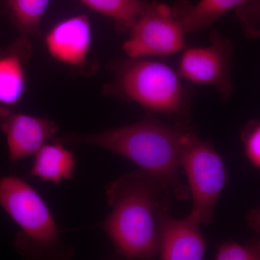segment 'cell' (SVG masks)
<instances>
[{
	"label": "cell",
	"mask_w": 260,
	"mask_h": 260,
	"mask_svg": "<svg viewBox=\"0 0 260 260\" xmlns=\"http://www.w3.org/2000/svg\"><path fill=\"white\" fill-rule=\"evenodd\" d=\"M114 77L104 95L134 102L176 125L188 126L194 93L177 72L146 58H128L112 64Z\"/></svg>",
	"instance_id": "cell-3"
},
{
	"label": "cell",
	"mask_w": 260,
	"mask_h": 260,
	"mask_svg": "<svg viewBox=\"0 0 260 260\" xmlns=\"http://www.w3.org/2000/svg\"><path fill=\"white\" fill-rule=\"evenodd\" d=\"M252 0H199L195 4L182 1L173 7L175 18L186 34L208 28L228 12L238 9Z\"/></svg>",
	"instance_id": "cell-13"
},
{
	"label": "cell",
	"mask_w": 260,
	"mask_h": 260,
	"mask_svg": "<svg viewBox=\"0 0 260 260\" xmlns=\"http://www.w3.org/2000/svg\"><path fill=\"white\" fill-rule=\"evenodd\" d=\"M200 226L199 220L192 213L177 219L169 215V210L160 212L157 219L160 259H203L206 241Z\"/></svg>",
	"instance_id": "cell-10"
},
{
	"label": "cell",
	"mask_w": 260,
	"mask_h": 260,
	"mask_svg": "<svg viewBox=\"0 0 260 260\" xmlns=\"http://www.w3.org/2000/svg\"><path fill=\"white\" fill-rule=\"evenodd\" d=\"M57 124L44 116H35L0 107V131L5 135L10 161L17 162L34 155L55 138Z\"/></svg>",
	"instance_id": "cell-8"
},
{
	"label": "cell",
	"mask_w": 260,
	"mask_h": 260,
	"mask_svg": "<svg viewBox=\"0 0 260 260\" xmlns=\"http://www.w3.org/2000/svg\"><path fill=\"white\" fill-rule=\"evenodd\" d=\"M259 257V244L255 240L245 244L234 242L224 243L218 248L215 259L256 260Z\"/></svg>",
	"instance_id": "cell-16"
},
{
	"label": "cell",
	"mask_w": 260,
	"mask_h": 260,
	"mask_svg": "<svg viewBox=\"0 0 260 260\" xmlns=\"http://www.w3.org/2000/svg\"><path fill=\"white\" fill-rule=\"evenodd\" d=\"M233 54L232 42L212 32L207 47L183 49L178 74L191 83L213 87L223 100H228L234 90L231 75Z\"/></svg>",
	"instance_id": "cell-7"
},
{
	"label": "cell",
	"mask_w": 260,
	"mask_h": 260,
	"mask_svg": "<svg viewBox=\"0 0 260 260\" xmlns=\"http://www.w3.org/2000/svg\"><path fill=\"white\" fill-rule=\"evenodd\" d=\"M246 158L256 169L260 167V124L252 120L244 126L241 134Z\"/></svg>",
	"instance_id": "cell-17"
},
{
	"label": "cell",
	"mask_w": 260,
	"mask_h": 260,
	"mask_svg": "<svg viewBox=\"0 0 260 260\" xmlns=\"http://www.w3.org/2000/svg\"><path fill=\"white\" fill-rule=\"evenodd\" d=\"M179 162L192 196L191 213L200 225H209L213 222L219 198L229 182L223 160L210 142L200 139L194 130L188 127L181 137Z\"/></svg>",
	"instance_id": "cell-5"
},
{
	"label": "cell",
	"mask_w": 260,
	"mask_h": 260,
	"mask_svg": "<svg viewBox=\"0 0 260 260\" xmlns=\"http://www.w3.org/2000/svg\"><path fill=\"white\" fill-rule=\"evenodd\" d=\"M92 28L88 17L78 15L58 22L45 37L48 54L54 60L80 73H90L95 65L89 63Z\"/></svg>",
	"instance_id": "cell-9"
},
{
	"label": "cell",
	"mask_w": 260,
	"mask_h": 260,
	"mask_svg": "<svg viewBox=\"0 0 260 260\" xmlns=\"http://www.w3.org/2000/svg\"><path fill=\"white\" fill-rule=\"evenodd\" d=\"M0 208L19 229L13 246L25 259L68 260L75 250L64 242L49 206L23 178L0 175Z\"/></svg>",
	"instance_id": "cell-4"
},
{
	"label": "cell",
	"mask_w": 260,
	"mask_h": 260,
	"mask_svg": "<svg viewBox=\"0 0 260 260\" xmlns=\"http://www.w3.org/2000/svg\"><path fill=\"white\" fill-rule=\"evenodd\" d=\"M50 0H0V15L7 17L20 35H35Z\"/></svg>",
	"instance_id": "cell-14"
},
{
	"label": "cell",
	"mask_w": 260,
	"mask_h": 260,
	"mask_svg": "<svg viewBox=\"0 0 260 260\" xmlns=\"http://www.w3.org/2000/svg\"><path fill=\"white\" fill-rule=\"evenodd\" d=\"M90 9L111 19L116 30L127 32L144 11L149 2L144 0H79Z\"/></svg>",
	"instance_id": "cell-15"
},
{
	"label": "cell",
	"mask_w": 260,
	"mask_h": 260,
	"mask_svg": "<svg viewBox=\"0 0 260 260\" xmlns=\"http://www.w3.org/2000/svg\"><path fill=\"white\" fill-rule=\"evenodd\" d=\"M51 142L32 155L30 175L43 182L58 185L73 177L76 160L66 145L55 140Z\"/></svg>",
	"instance_id": "cell-12"
},
{
	"label": "cell",
	"mask_w": 260,
	"mask_h": 260,
	"mask_svg": "<svg viewBox=\"0 0 260 260\" xmlns=\"http://www.w3.org/2000/svg\"><path fill=\"white\" fill-rule=\"evenodd\" d=\"M127 32L123 49L128 58L170 56L185 48L182 25L172 8L158 2H149Z\"/></svg>",
	"instance_id": "cell-6"
},
{
	"label": "cell",
	"mask_w": 260,
	"mask_h": 260,
	"mask_svg": "<svg viewBox=\"0 0 260 260\" xmlns=\"http://www.w3.org/2000/svg\"><path fill=\"white\" fill-rule=\"evenodd\" d=\"M170 188L138 169L108 184L110 213L100 224L118 256L126 259H153L158 256L157 219L172 205Z\"/></svg>",
	"instance_id": "cell-1"
},
{
	"label": "cell",
	"mask_w": 260,
	"mask_h": 260,
	"mask_svg": "<svg viewBox=\"0 0 260 260\" xmlns=\"http://www.w3.org/2000/svg\"><path fill=\"white\" fill-rule=\"evenodd\" d=\"M188 127L167 124L148 113L130 125L93 134L56 135L53 140L66 146L93 145L121 155L167 184L177 200H187L190 192L181 182L179 171L181 137Z\"/></svg>",
	"instance_id": "cell-2"
},
{
	"label": "cell",
	"mask_w": 260,
	"mask_h": 260,
	"mask_svg": "<svg viewBox=\"0 0 260 260\" xmlns=\"http://www.w3.org/2000/svg\"><path fill=\"white\" fill-rule=\"evenodd\" d=\"M32 52L30 37L24 35L0 51V107H14L23 99Z\"/></svg>",
	"instance_id": "cell-11"
}]
</instances>
